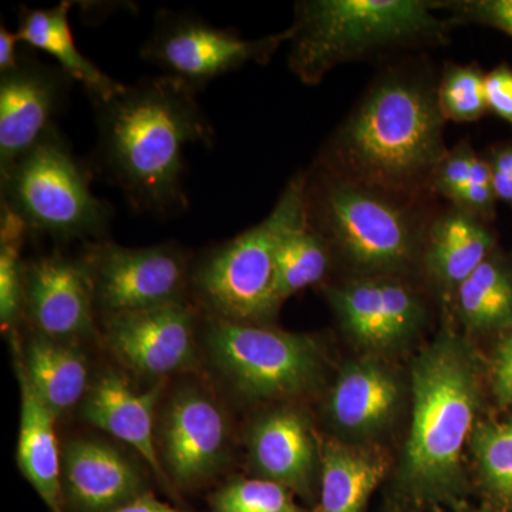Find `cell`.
Returning a JSON list of instances; mask_svg holds the SVG:
<instances>
[{"label":"cell","instance_id":"6da1fadb","mask_svg":"<svg viewBox=\"0 0 512 512\" xmlns=\"http://www.w3.org/2000/svg\"><path fill=\"white\" fill-rule=\"evenodd\" d=\"M439 77L424 56L386 64L313 167L397 197L427 201L448 150Z\"/></svg>","mask_w":512,"mask_h":512},{"label":"cell","instance_id":"7a4b0ae2","mask_svg":"<svg viewBox=\"0 0 512 512\" xmlns=\"http://www.w3.org/2000/svg\"><path fill=\"white\" fill-rule=\"evenodd\" d=\"M97 157L134 211L171 217L188 208L185 150L211 147L214 128L197 92L171 77L144 79L94 104Z\"/></svg>","mask_w":512,"mask_h":512},{"label":"cell","instance_id":"3957f363","mask_svg":"<svg viewBox=\"0 0 512 512\" xmlns=\"http://www.w3.org/2000/svg\"><path fill=\"white\" fill-rule=\"evenodd\" d=\"M412 421L392 505L413 512L456 510L470 490L464 447L476 429L480 382L473 350L444 326L412 362Z\"/></svg>","mask_w":512,"mask_h":512},{"label":"cell","instance_id":"277c9868","mask_svg":"<svg viewBox=\"0 0 512 512\" xmlns=\"http://www.w3.org/2000/svg\"><path fill=\"white\" fill-rule=\"evenodd\" d=\"M293 16L288 64L306 86L340 64L446 46L456 29L434 0H302Z\"/></svg>","mask_w":512,"mask_h":512},{"label":"cell","instance_id":"5b68a950","mask_svg":"<svg viewBox=\"0 0 512 512\" xmlns=\"http://www.w3.org/2000/svg\"><path fill=\"white\" fill-rule=\"evenodd\" d=\"M308 221L350 278L400 276L421 266L433 214L426 201L397 197L312 167L306 183Z\"/></svg>","mask_w":512,"mask_h":512},{"label":"cell","instance_id":"8992f818","mask_svg":"<svg viewBox=\"0 0 512 512\" xmlns=\"http://www.w3.org/2000/svg\"><path fill=\"white\" fill-rule=\"evenodd\" d=\"M308 171L293 175L271 214L212 249L191 271V285L208 315L268 325L281 306L275 295V256L286 229L303 220Z\"/></svg>","mask_w":512,"mask_h":512},{"label":"cell","instance_id":"52a82bcc","mask_svg":"<svg viewBox=\"0 0 512 512\" xmlns=\"http://www.w3.org/2000/svg\"><path fill=\"white\" fill-rule=\"evenodd\" d=\"M92 177L55 127L0 174L2 205L29 231L63 241L100 238L113 210L93 194Z\"/></svg>","mask_w":512,"mask_h":512},{"label":"cell","instance_id":"ba28073f","mask_svg":"<svg viewBox=\"0 0 512 512\" xmlns=\"http://www.w3.org/2000/svg\"><path fill=\"white\" fill-rule=\"evenodd\" d=\"M205 325L212 365L245 399H299L315 393L323 382L325 353L313 336L208 313Z\"/></svg>","mask_w":512,"mask_h":512},{"label":"cell","instance_id":"9c48e42d","mask_svg":"<svg viewBox=\"0 0 512 512\" xmlns=\"http://www.w3.org/2000/svg\"><path fill=\"white\" fill-rule=\"evenodd\" d=\"M291 32L259 39H244L235 30L215 28L192 16L160 10L153 32L141 47V57L160 67L164 76L200 92L212 80L235 72L249 63L268 64Z\"/></svg>","mask_w":512,"mask_h":512},{"label":"cell","instance_id":"30bf717a","mask_svg":"<svg viewBox=\"0 0 512 512\" xmlns=\"http://www.w3.org/2000/svg\"><path fill=\"white\" fill-rule=\"evenodd\" d=\"M83 261L104 316L185 303L191 284L190 259L177 245L127 248L101 241L89 245Z\"/></svg>","mask_w":512,"mask_h":512},{"label":"cell","instance_id":"8fae6325","mask_svg":"<svg viewBox=\"0 0 512 512\" xmlns=\"http://www.w3.org/2000/svg\"><path fill=\"white\" fill-rule=\"evenodd\" d=\"M325 296L346 338L366 355L404 348L427 318L423 299L400 276L349 278L326 286Z\"/></svg>","mask_w":512,"mask_h":512},{"label":"cell","instance_id":"7c38bea8","mask_svg":"<svg viewBox=\"0 0 512 512\" xmlns=\"http://www.w3.org/2000/svg\"><path fill=\"white\" fill-rule=\"evenodd\" d=\"M158 456L175 487H201L227 466L231 433L227 414L210 393L183 387L158 417Z\"/></svg>","mask_w":512,"mask_h":512},{"label":"cell","instance_id":"4fadbf2b","mask_svg":"<svg viewBox=\"0 0 512 512\" xmlns=\"http://www.w3.org/2000/svg\"><path fill=\"white\" fill-rule=\"evenodd\" d=\"M197 315L190 303L104 316L107 348L141 376L164 377L197 365Z\"/></svg>","mask_w":512,"mask_h":512},{"label":"cell","instance_id":"5bb4252c","mask_svg":"<svg viewBox=\"0 0 512 512\" xmlns=\"http://www.w3.org/2000/svg\"><path fill=\"white\" fill-rule=\"evenodd\" d=\"M72 82L59 66L28 56L0 74V174L56 127L53 121Z\"/></svg>","mask_w":512,"mask_h":512},{"label":"cell","instance_id":"9a60e30c","mask_svg":"<svg viewBox=\"0 0 512 512\" xmlns=\"http://www.w3.org/2000/svg\"><path fill=\"white\" fill-rule=\"evenodd\" d=\"M94 292L86 262L49 255L26 262L25 313L37 333L60 342L94 333Z\"/></svg>","mask_w":512,"mask_h":512},{"label":"cell","instance_id":"2e32d148","mask_svg":"<svg viewBox=\"0 0 512 512\" xmlns=\"http://www.w3.org/2000/svg\"><path fill=\"white\" fill-rule=\"evenodd\" d=\"M248 458L256 477L284 485L306 503L319 488L320 446L308 417L295 409H279L252 424Z\"/></svg>","mask_w":512,"mask_h":512},{"label":"cell","instance_id":"e0dca14e","mask_svg":"<svg viewBox=\"0 0 512 512\" xmlns=\"http://www.w3.org/2000/svg\"><path fill=\"white\" fill-rule=\"evenodd\" d=\"M146 493L140 468L116 447L93 439L64 446L63 512H110Z\"/></svg>","mask_w":512,"mask_h":512},{"label":"cell","instance_id":"ac0fdd59","mask_svg":"<svg viewBox=\"0 0 512 512\" xmlns=\"http://www.w3.org/2000/svg\"><path fill=\"white\" fill-rule=\"evenodd\" d=\"M402 403L399 377L379 356L346 363L330 389L326 416L352 443L372 439L389 427Z\"/></svg>","mask_w":512,"mask_h":512},{"label":"cell","instance_id":"d6986e66","mask_svg":"<svg viewBox=\"0 0 512 512\" xmlns=\"http://www.w3.org/2000/svg\"><path fill=\"white\" fill-rule=\"evenodd\" d=\"M160 396L161 384L137 392L126 376L106 370L90 384L82 402V416L87 423L133 447L158 480L170 484L157 450L154 416Z\"/></svg>","mask_w":512,"mask_h":512},{"label":"cell","instance_id":"ffe728a7","mask_svg":"<svg viewBox=\"0 0 512 512\" xmlns=\"http://www.w3.org/2000/svg\"><path fill=\"white\" fill-rule=\"evenodd\" d=\"M497 248L490 222L454 207L433 214L424 238L421 268L437 295L453 302L458 286Z\"/></svg>","mask_w":512,"mask_h":512},{"label":"cell","instance_id":"44dd1931","mask_svg":"<svg viewBox=\"0 0 512 512\" xmlns=\"http://www.w3.org/2000/svg\"><path fill=\"white\" fill-rule=\"evenodd\" d=\"M389 463L382 451L328 440L320 444L318 503L313 512H366Z\"/></svg>","mask_w":512,"mask_h":512},{"label":"cell","instance_id":"7402d4cb","mask_svg":"<svg viewBox=\"0 0 512 512\" xmlns=\"http://www.w3.org/2000/svg\"><path fill=\"white\" fill-rule=\"evenodd\" d=\"M72 6L64 0L52 8H22L16 33L20 42L52 56L73 82L82 84L93 104L101 103L120 93L126 84L111 79L80 52L69 23Z\"/></svg>","mask_w":512,"mask_h":512},{"label":"cell","instance_id":"603a6c76","mask_svg":"<svg viewBox=\"0 0 512 512\" xmlns=\"http://www.w3.org/2000/svg\"><path fill=\"white\" fill-rule=\"evenodd\" d=\"M18 372L22 390L19 468L47 507L52 512H63L62 454L57 446L55 427L57 414L37 396L19 367Z\"/></svg>","mask_w":512,"mask_h":512},{"label":"cell","instance_id":"cb8c5ba5","mask_svg":"<svg viewBox=\"0 0 512 512\" xmlns=\"http://www.w3.org/2000/svg\"><path fill=\"white\" fill-rule=\"evenodd\" d=\"M19 369L57 417L82 403L89 390L87 359L73 343L36 333L19 357Z\"/></svg>","mask_w":512,"mask_h":512},{"label":"cell","instance_id":"d4e9b609","mask_svg":"<svg viewBox=\"0 0 512 512\" xmlns=\"http://www.w3.org/2000/svg\"><path fill=\"white\" fill-rule=\"evenodd\" d=\"M451 306L470 332L512 329V266L497 248L458 286Z\"/></svg>","mask_w":512,"mask_h":512},{"label":"cell","instance_id":"484cf974","mask_svg":"<svg viewBox=\"0 0 512 512\" xmlns=\"http://www.w3.org/2000/svg\"><path fill=\"white\" fill-rule=\"evenodd\" d=\"M430 194L493 224L498 200L490 167L483 154H478L467 140L448 150L441 160L431 178Z\"/></svg>","mask_w":512,"mask_h":512},{"label":"cell","instance_id":"4316f807","mask_svg":"<svg viewBox=\"0 0 512 512\" xmlns=\"http://www.w3.org/2000/svg\"><path fill=\"white\" fill-rule=\"evenodd\" d=\"M332 262L328 242L309 224L308 214L286 229L275 256V295L279 306L303 289L322 284Z\"/></svg>","mask_w":512,"mask_h":512},{"label":"cell","instance_id":"83f0119b","mask_svg":"<svg viewBox=\"0 0 512 512\" xmlns=\"http://www.w3.org/2000/svg\"><path fill=\"white\" fill-rule=\"evenodd\" d=\"M470 447L488 504L512 512V417L500 423L478 424Z\"/></svg>","mask_w":512,"mask_h":512},{"label":"cell","instance_id":"f1b7e54d","mask_svg":"<svg viewBox=\"0 0 512 512\" xmlns=\"http://www.w3.org/2000/svg\"><path fill=\"white\" fill-rule=\"evenodd\" d=\"M29 229L12 211L0 212V325L9 330L25 313L26 262L22 261L23 242Z\"/></svg>","mask_w":512,"mask_h":512},{"label":"cell","instance_id":"f546056e","mask_svg":"<svg viewBox=\"0 0 512 512\" xmlns=\"http://www.w3.org/2000/svg\"><path fill=\"white\" fill-rule=\"evenodd\" d=\"M480 64L447 62L439 77V100L447 121L476 123L488 113Z\"/></svg>","mask_w":512,"mask_h":512},{"label":"cell","instance_id":"4dcf8cb0","mask_svg":"<svg viewBox=\"0 0 512 512\" xmlns=\"http://www.w3.org/2000/svg\"><path fill=\"white\" fill-rule=\"evenodd\" d=\"M212 512H313L284 485L265 478H234L211 495Z\"/></svg>","mask_w":512,"mask_h":512},{"label":"cell","instance_id":"1f68e13d","mask_svg":"<svg viewBox=\"0 0 512 512\" xmlns=\"http://www.w3.org/2000/svg\"><path fill=\"white\" fill-rule=\"evenodd\" d=\"M434 8L456 28L485 26L512 37V0H434Z\"/></svg>","mask_w":512,"mask_h":512},{"label":"cell","instance_id":"d6a6232c","mask_svg":"<svg viewBox=\"0 0 512 512\" xmlns=\"http://www.w3.org/2000/svg\"><path fill=\"white\" fill-rule=\"evenodd\" d=\"M485 97L488 111L512 128V67L501 63L485 73Z\"/></svg>","mask_w":512,"mask_h":512},{"label":"cell","instance_id":"836d02e7","mask_svg":"<svg viewBox=\"0 0 512 512\" xmlns=\"http://www.w3.org/2000/svg\"><path fill=\"white\" fill-rule=\"evenodd\" d=\"M483 157L490 167L495 197L512 208V141L494 144Z\"/></svg>","mask_w":512,"mask_h":512},{"label":"cell","instance_id":"e575fe53","mask_svg":"<svg viewBox=\"0 0 512 512\" xmlns=\"http://www.w3.org/2000/svg\"><path fill=\"white\" fill-rule=\"evenodd\" d=\"M493 384L498 399L505 404H512V330L495 350Z\"/></svg>","mask_w":512,"mask_h":512},{"label":"cell","instance_id":"d590c367","mask_svg":"<svg viewBox=\"0 0 512 512\" xmlns=\"http://www.w3.org/2000/svg\"><path fill=\"white\" fill-rule=\"evenodd\" d=\"M20 42L18 33L10 32L5 25L0 28V74L8 73L19 64L18 45Z\"/></svg>","mask_w":512,"mask_h":512},{"label":"cell","instance_id":"8d00e7d4","mask_svg":"<svg viewBox=\"0 0 512 512\" xmlns=\"http://www.w3.org/2000/svg\"><path fill=\"white\" fill-rule=\"evenodd\" d=\"M110 512H188L178 510V508L171 507V505L163 503V501L157 500L153 494L146 493L136 500L130 501V503L121 505L116 510Z\"/></svg>","mask_w":512,"mask_h":512},{"label":"cell","instance_id":"74e56055","mask_svg":"<svg viewBox=\"0 0 512 512\" xmlns=\"http://www.w3.org/2000/svg\"><path fill=\"white\" fill-rule=\"evenodd\" d=\"M440 512V511H437ZM447 512H505L498 510V508L493 507L490 504L480 505V507H476V505H471L470 503H466L461 505V507L456 508V510H450Z\"/></svg>","mask_w":512,"mask_h":512},{"label":"cell","instance_id":"f35d334b","mask_svg":"<svg viewBox=\"0 0 512 512\" xmlns=\"http://www.w3.org/2000/svg\"><path fill=\"white\" fill-rule=\"evenodd\" d=\"M393 512H413V511H404V510H399V508H393Z\"/></svg>","mask_w":512,"mask_h":512}]
</instances>
